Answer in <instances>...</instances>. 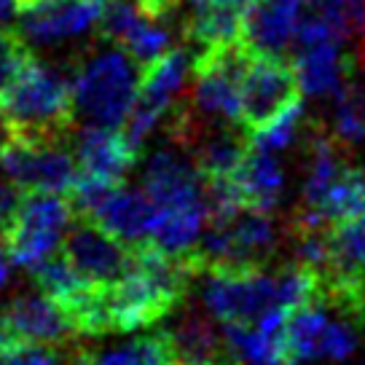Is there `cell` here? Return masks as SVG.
Listing matches in <instances>:
<instances>
[{"mask_svg": "<svg viewBox=\"0 0 365 365\" xmlns=\"http://www.w3.org/2000/svg\"><path fill=\"white\" fill-rule=\"evenodd\" d=\"M0 115L9 135L62 140L76 121L73 81L59 68L33 57L0 97Z\"/></svg>", "mask_w": 365, "mask_h": 365, "instance_id": "2", "label": "cell"}, {"mask_svg": "<svg viewBox=\"0 0 365 365\" xmlns=\"http://www.w3.org/2000/svg\"><path fill=\"white\" fill-rule=\"evenodd\" d=\"M307 16V0H252L242 46L250 54L285 57V51L296 43L298 27Z\"/></svg>", "mask_w": 365, "mask_h": 365, "instance_id": "16", "label": "cell"}, {"mask_svg": "<svg viewBox=\"0 0 365 365\" xmlns=\"http://www.w3.org/2000/svg\"><path fill=\"white\" fill-rule=\"evenodd\" d=\"M6 137H9V126H6V121H3V115H0V148H3Z\"/></svg>", "mask_w": 365, "mask_h": 365, "instance_id": "38", "label": "cell"}, {"mask_svg": "<svg viewBox=\"0 0 365 365\" xmlns=\"http://www.w3.org/2000/svg\"><path fill=\"white\" fill-rule=\"evenodd\" d=\"M68 365H94V354H91V352H78Z\"/></svg>", "mask_w": 365, "mask_h": 365, "instance_id": "37", "label": "cell"}, {"mask_svg": "<svg viewBox=\"0 0 365 365\" xmlns=\"http://www.w3.org/2000/svg\"><path fill=\"white\" fill-rule=\"evenodd\" d=\"M9 250H6V245H3V240H0V293H3V287H6V282H9Z\"/></svg>", "mask_w": 365, "mask_h": 365, "instance_id": "34", "label": "cell"}, {"mask_svg": "<svg viewBox=\"0 0 365 365\" xmlns=\"http://www.w3.org/2000/svg\"><path fill=\"white\" fill-rule=\"evenodd\" d=\"M78 175L105 182H124L140 159V150L126 140L124 129L86 124L73 140Z\"/></svg>", "mask_w": 365, "mask_h": 365, "instance_id": "15", "label": "cell"}, {"mask_svg": "<svg viewBox=\"0 0 365 365\" xmlns=\"http://www.w3.org/2000/svg\"><path fill=\"white\" fill-rule=\"evenodd\" d=\"M301 129H304V105L298 103L282 115H277L272 124H266L263 129H258V132H252L247 137H250L252 148L269 150V153H282V150L296 145Z\"/></svg>", "mask_w": 365, "mask_h": 365, "instance_id": "28", "label": "cell"}, {"mask_svg": "<svg viewBox=\"0 0 365 365\" xmlns=\"http://www.w3.org/2000/svg\"><path fill=\"white\" fill-rule=\"evenodd\" d=\"M105 0H54L22 11V35L30 43L57 46L100 27Z\"/></svg>", "mask_w": 365, "mask_h": 365, "instance_id": "14", "label": "cell"}, {"mask_svg": "<svg viewBox=\"0 0 365 365\" xmlns=\"http://www.w3.org/2000/svg\"><path fill=\"white\" fill-rule=\"evenodd\" d=\"M194 277L182 258H172L150 242L132 247L124 277L105 287L110 333H129L170 317L185 301Z\"/></svg>", "mask_w": 365, "mask_h": 365, "instance_id": "1", "label": "cell"}, {"mask_svg": "<svg viewBox=\"0 0 365 365\" xmlns=\"http://www.w3.org/2000/svg\"><path fill=\"white\" fill-rule=\"evenodd\" d=\"M317 212L325 223H331L333 228L344 226L349 220L365 215V172L346 164L341 170V175L333 180V185L328 188V194L322 196V202L317 205Z\"/></svg>", "mask_w": 365, "mask_h": 365, "instance_id": "22", "label": "cell"}, {"mask_svg": "<svg viewBox=\"0 0 365 365\" xmlns=\"http://www.w3.org/2000/svg\"><path fill=\"white\" fill-rule=\"evenodd\" d=\"M307 9L331 24L341 41L360 46L357 62L365 57V0H307Z\"/></svg>", "mask_w": 365, "mask_h": 365, "instance_id": "25", "label": "cell"}, {"mask_svg": "<svg viewBox=\"0 0 365 365\" xmlns=\"http://www.w3.org/2000/svg\"><path fill=\"white\" fill-rule=\"evenodd\" d=\"M16 11V0H0V22H6Z\"/></svg>", "mask_w": 365, "mask_h": 365, "instance_id": "35", "label": "cell"}, {"mask_svg": "<svg viewBox=\"0 0 365 365\" xmlns=\"http://www.w3.org/2000/svg\"><path fill=\"white\" fill-rule=\"evenodd\" d=\"M78 333L70 322L68 312L59 301L46 296L43 290L22 293L0 312V339L24 344H43L59 349L73 341Z\"/></svg>", "mask_w": 365, "mask_h": 365, "instance_id": "11", "label": "cell"}, {"mask_svg": "<svg viewBox=\"0 0 365 365\" xmlns=\"http://www.w3.org/2000/svg\"><path fill=\"white\" fill-rule=\"evenodd\" d=\"M360 62H363V65H365V57H363V59H360Z\"/></svg>", "mask_w": 365, "mask_h": 365, "instance_id": "40", "label": "cell"}, {"mask_svg": "<svg viewBox=\"0 0 365 365\" xmlns=\"http://www.w3.org/2000/svg\"><path fill=\"white\" fill-rule=\"evenodd\" d=\"M33 57L35 54L30 51V43L22 33L0 30V97L9 91V86Z\"/></svg>", "mask_w": 365, "mask_h": 365, "instance_id": "29", "label": "cell"}, {"mask_svg": "<svg viewBox=\"0 0 365 365\" xmlns=\"http://www.w3.org/2000/svg\"><path fill=\"white\" fill-rule=\"evenodd\" d=\"M250 51L242 43L217 46L194 57V86L185 94L199 121L210 126L240 124V86Z\"/></svg>", "mask_w": 365, "mask_h": 365, "instance_id": "7", "label": "cell"}, {"mask_svg": "<svg viewBox=\"0 0 365 365\" xmlns=\"http://www.w3.org/2000/svg\"><path fill=\"white\" fill-rule=\"evenodd\" d=\"M0 365H59L54 346L0 339Z\"/></svg>", "mask_w": 365, "mask_h": 365, "instance_id": "30", "label": "cell"}, {"mask_svg": "<svg viewBox=\"0 0 365 365\" xmlns=\"http://www.w3.org/2000/svg\"><path fill=\"white\" fill-rule=\"evenodd\" d=\"M33 279L38 290H43L46 296H51L54 301H59V304H65L68 298H73L78 290H83V287L89 285V282L70 266V261L62 252H59V255H51V258L43 261L41 266H35Z\"/></svg>", "mask_w": 365, "mask_h": 365, "instance_id": "27", "label": "cell"}, {"mask_svg": "<svg viewBox=\"0 0 365 365\" xmlns=\"http://www.w3.org/2000/svg\"><path fill=\"white\" fill-rule=\"evenodd\" d=\"M86 217L100 223L124 245L137 247L150 242V231L156 223V205L145 188H132L126 182H118Z\"/></svg>", "mask_w": 365, "mask_h": 365, "instance_id": "17", "label": "cell"}, {"mask_svg": "<svg viewBox=\"0 0 365 365\" xmlns=\"http://www.w3.org/2000/svg\"><path fill=\"white\" fill-rule=\"evenodd\" d=\"M62 255L70 266L97 287H108L118 282L132 261V247L105 231L100 223L89 217H73L68 234L62 240Z\"/></svg>", "mask_w": 365, "mask_h": 365, "instance_id": "10", "label": "cell"}, {"mask_svg": "<svg viewBox=\"0 0 365 365\" xmlns=\"http://www.w3.org/2000/svg\"><path fill=\"white\" fill-rule=\"evenodd\" d=\"M279 242L282 234L272 212L242 207L207 223L199 247L188 255V266L196 277L215 269H258L269 266Z\"/></svg>", "mask_w": 365, "mask_h": 365, "instance_id": "3", "label": "cell"}, {"mask_svg": "<svg viewBox=\"0 0 365 365\" xmlns=\"http://www.w3.org/2000/svg\"><path fill=\"white\" fill-rule=\"evenodd\" d=\"M43 3H54V0H16V11H30L35 6H43Z\"/></svg>", "mask_w": 365, "mask_h": 365, "instance_id": "36", "label": "cell"}, {"mask_svg": "<svg viewBox=\"0 0 365 365\" xmlns=\"http://www.w3.org/2000/svg\"><path fill=\"white\" fill-rule=\"evenodd\" d=\"M304 89L296 65L285 57L250 54L240 86V126L252 135L301 103Z\"/></svg>", "mask_w": 365, "mask_h": 365, "instance_id": "8", "label": "cell"}, {"mask_svg": "<svg viewBox=\"0 0 365 365\" xmlns=\"http://www.w3.org/2000/svg\"><path fill=\"white\" fill-rule=\"evenodd\" d=\"M178 360H215L231 354L226 336H220L212 325V317L202 312H185L170 328Z\"/></svg>", "mask_w": 365, "mask_h": 365, "instance_id": "21", "label": "cell"}, {"mask_svg": "<svg viewBox=\"0 0 365 365\" xmlns=\"http://www.w3.org/2000/svg\"><path fill=\"white\" fill-rule=\"evenodd\" d=\"M250 6L252 0H188V16L182 24L185 43L199 51L242 43Z\"/></svg>", "mask_w": 365, "mask_h": 365, "instance_id": "18", "label": "cell"}, {"mask_svg": "<svg viewBox=\"0 0 365 365\" xmlns=\"http://www.w3.org/2000/svg\"><path fill=\"white\" fill-rule=\"evenodd\" d=\"M178 352L172 344L170 331L137 336L132 341L110 346L94 354V365H175Z\"/></svg>", "mask_w": 365, "mask_h": 365, "instance_id": "23", "label": "cell"}, {"mask_svg": "<svg viewBox=\"0 0 365 365\" xmlns=\"http://www.w3.org/2000/svg\"><path fill=\"white\" fill-rule=\"evenodd\" d=\"M344 41H319L296 46V73L307 97H333L354 76L357 57L341 48Z\"/></svg>", "mask_w": 365, "mask_h": 365, "instance_id": "19", "label": "cell"}, {"mask_svg": "<svg viewBox=\"0 0 365 365\" xmlns=\"http://www.w3.org/2000/svg\"><path fill=\"white\" fill-rule=\"evenodd\" d=\"M0 170L19 191L68 196L78 180V164L62 140H27L9 135L0 148Z\"/></svg>", "mask_w": 365, "mask_h": 365, "instance_id": "9", "label": "cell"}, {"mask_svg": "<svg viewBox=\"0 0 365 365\" xmlns=\"http://www.w3.org/2000/svg\"><path fill=\"white\" fill-rule=\"evenodd\" d=\"M175 365H242V360L234 354H226V357H215V360H178Z\"/></svg>", "mask_w": 365, "mask_h": 365, "instance_id": "33", "label": "cell"}, {"mask_svg": "<svg viewBox=\"0 0 365 365\" xmlns=\"http://www.w3.org/2000/svg\"><path fill=\"white\" fill-rule=\"evenodd\" d=\"M115 3H129V6H135L137 11H143L150 19H167V16L175 14L180 0H115Z\"/></svg>", "mask_w": 365, "mask_h": 365, "instance_id": "31", "label": "cell"}, {"mask_svg": "<svg viewBox=\"0 0 365 365\" xmlns=\"http://www.w3.org/2000/svg\"><path fill=\"white\" fill-rule=\"evenodd\" d=\"M365 277V215L333 228V269Z\"/></svg>", "mask_w": 365, "mask_h": 365, "instance_id": "26", "label": "cell"}, {"mask_svg": "<svg viewBox=\"0 0 365 365\" xmlns=\"http://www.w3.org/2000/svg\"><path fill=\"white\" fill-rule=\"evenodd\" d=\"M242 207L274 212L279 199L285 194V167L277 159V153L261 148H247L242 164L231 175Z\"/></svg>", "mask_w": 365, "mask_h": 365, "instance_id": "20", "label": "cell"}, {"mask_svg": "<svg viewBox=\"0 0 365 365\" xmlns=\"http://www.w3.org/2000/svg\"><path fill=\"white\" fill-rule=\"evenodd\" d=\"M143 68L121 48H108L86 57L73 76L76 115L86 124L121 129L140 91Z\"/></svg>", "mask_w": 365, "mask_h": 365, "instance_id": "4", "label": "cell"}, {"mask_svg": "<svg viewBox=\"0 0 365 365\" xmlns=\"http://www.w3.org/2000/svg\"><path fill=\"white\" fill-rule=\"evenodd\" d=\"M205 301L207 314L226 325H258L272 312H285L279 307L277 272L258 269H215L205 274ZM290 314V312H287Z\"/></svg>", "mask_w": 365, "mask_h": 365, "instance_id": "6", "label": "cell"}, {"mask_svg": "<svg viewBox=\"0 0 365 365\" xmlns=\"http://www.w3.org/2000/svg\"><path fill=\"white\" fill-rule=\"evenodd\" d=\"M282 365H307V363H282Z\"/></svg>", "mask_w": 365, "mask_h": 365, "instance_id": "39", "label": "cell"}, {"mask_svg": "<svg viewBox=\"0 0 365 365\" xmlns=\"http://www.w3.org/2000/svg\"><path fill=\"white\" fill-rule=\"evenodd\" d=\"M164 19H150L129 3L105 0V11L97 33L115 48L126 51L140 68H148L167 51H172V33L164 27Z\"/></svg>", "mask_w": 365, "mask_h": 365, "instance_id": "13", "label": "cell"}, {"mask_svg": "<svg viewBox=\"0 0 365 365\" xmlns=\"http://www.w3.org/2000/svg\"><path fill=\"white\" fill-rule=\"evenodd\" d=\"M331 132L349 150L365 143V83L354 81V76L333 94Z\"/></svg>", "mask_w": 365, "mask_h": 365, "instance_id": "24", "label": "cell"}, {"mask_svg": "<svg viewBox=\"0 0 365 365\" xmlns=\"http://www.w3.org/2000/svg\"><path fill=\"white\" fill-rule=\"evenodd\" d=\"M16 196H19V188H14L11 182L9 185H0V217L9 215V210L16 202Z\"/></svg>", "mask_w": 365, "mask_h": 365, "instance_id": "32", "label": "cell"}, {"mask_svg": "<svg viewBox=\"0 0 365 365\" xmlns=\"http://www.w3.org/2000/svg\"><path fill=\"white\" fill-rule=\"evenodd\" d=\"M68 196L46 191H19L9 215L3 217V245L16 266L33 272L62 250V240L73 223Z\"/></svg>", "mask_w": 365, "mask_h": 365, "instance_id": "5", "label": "cell"}, {"mask_svg": "<svg viewBox=\"0 0 365 365\" xmlns=\"http://www.w3.org/2000/svg\"><path fill=\"white\" fill-rule=\"evenodd\" d=\"M143 188L153 199L156 210H172V207H188L207 202L205 178L196 167L194 156L178 143L156 148L145 161L143 172Z\"/></svg>", "mask_w": 365, "mask_h": 365, "instance_id": "12", "label": "cell"}]
</instances>
